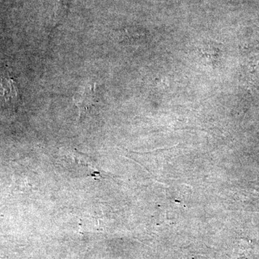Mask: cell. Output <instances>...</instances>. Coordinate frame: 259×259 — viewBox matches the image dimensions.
Segmentation results:
<instances>
[{"mask_svg":"<svg viewBox=\"0 0 259 259\" xmlns=\"http://www.w3.org/2000/svg\"><path fill=\"white\" fill-rule=\"evenodd\" d=\"M69 11V0H56L53 16V28H55L64 20Z\"/></svg>","mask_w":259,"mask_h":259,"instance_id":"cell-3","label":"cell"},{"mask_svg":"<svg viewBox=\"0 0 259 259\" xmlns=\"http://www.w3.org/2000/svg\"><path fill=\"white\" fill-rule=\"evenodd\" d=\"M73 102L78 110L79 116L86 113L98 102L95 83L83 85L73 96Z\"/></svg>","mask_w":259,"mask_h":259,"instance_id":"cell-1","label":"cell"},{"mask_svg":"<svg viewBox=\"0 0 259 259\" xmlns=\"http://www.w3.org/2000/svg\"><path fill=\"white\" fill-rule=\"evenodd\" d=\"M18 98L16 83L10 76H0V102L15 104Z\"/></svg>","mask_w":259,"mask_h":259,"instance_id":"cell-2","label":"cell"}]
</instances>
